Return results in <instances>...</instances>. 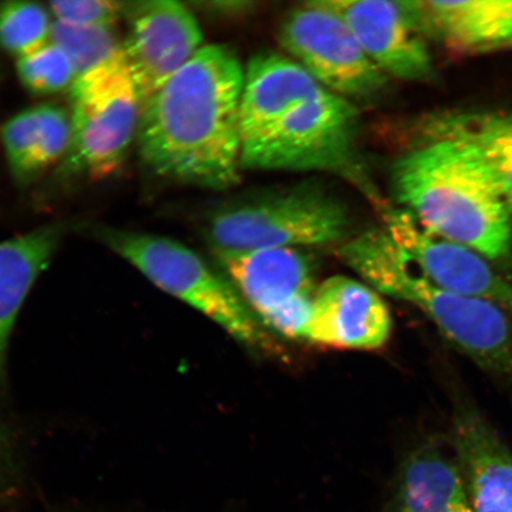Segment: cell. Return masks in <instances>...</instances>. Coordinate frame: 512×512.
<instances>
[{"label":"cell","instance_id":"cell-18","mask_svg":"<svg viewBox=\"0 0 512 512\" xmlns=\"http://www.w3.org/2000/svg\"><path fill=\"white\" fill-rule=\"evenodd\" d=\"M63 236L64 227L55 224L0 242V384L5 380L6 351L18 313Z\"/></svg>","mask_w":512,"mask_h":512},{"label":"cell","instance_id":"cell-1","mask_svg":"<svg viewBox=\"0 0 512 512\" xmlns=\"http://www.w3.org/2000/svg\"><path fill=\"white\" fill-rule=\"evenodd\" d=\"M245 70L232 50L210 44L145 102L137 133L153 174L210 190L240 181Z\"/></svg>","mask_w":512,"mask_h":512},{"label":"cell","instance_id":"cell-4","mask_svg":"<svg viewBox=\"0 0 512 512\" xmlns=\"http://www.w3.org/2000/svg\"><path fill=\"white\" fill-rule=\"evenodd\" d=\"M349 226L342 201L313 185H299L229 204L211 217L207 236L214 254L300 249L342 241Z\"/></svg>","mask_w":512,"mask_h":512},{"label":"cell","instance_id":"cell-19","mask_svg":"<svg viewBox=\"0 0 512 512\" xmlns=\"http://www.w3.org/2000/svg\"><path fill=\"white\" fill-rule=\"evenodd\" d=\"M425 137L462 140L476 147L501 187L512 214V113L453 111L434 115Z\"/></svg>","mask_w":512,"mask_h":512},{"label":"cell","instance_id":"cell-22","mask_svg":"<svg viewBox=\"0 0 512 512\" xmlns=\"http://www.w3.org/2000/svg\"><path fill=\"white\" fill-rule=\"evenodd\" d=\"M18 78L31 93L48 95L72 88L76 72L72 60L56 44L46 46L17 60Z\"/></svg>","mask_w":512,"mask_h":512},{"label":"cell","instance_id":"cell-7","mask_svg":"<svg viewBox=\"0 0 512 512\" xmlns=\"http://www.w3.org/2000/svg\"><path fill=\"white\" fill-rule=\"evenodd\" d=\"M356 124V108L350 101L325 89L291 108L259 138L242 145L241 168L351 175Z\"/></svg>","mask_w":512,"mask_h":512},{"label":"cell","instance_id":"cell-13","mask_svg":"<svg viewBox=\"0 0 512 512\" xmlns=\"http://www.w3.org/2000/svg\"><path fill=\"white\" fill-rule=\"evenodd\" d=\"M392 318L373 287L332 277L317 288L303 338L329 347L374 350L388 341Z\"/></svg>","mask_w":512,"mask_h":512},{"label":"cell","instance_id":"cell-21","mask_svg":"<svg viewBox=\"0 0 512 512\" xmlns=\"http://www.w3.org/2000/svg\"><path fill=\"white\" fill-rule=\"evenodd\" d=\"M53 22L42 5L9 2L0 5V47L18 59L50 42Z\"/></svg>","mask_w":512,"mask_h":512},{"label":"cell","instance_id":"cell-11","mask_svg":"<svg viewBox=\"0 0 512 512\" xmlns=\"http://www.w3.org/2000/svg\"><path fill=\"white\" fill-rule=\"evenodd\" d=\"M124 17L123 56L144 105L202 48L203 35L194 14L175 0L126 3Z\"/></svg>","mask_w":512,"mask_h":512},{"label":"cell","instance_id":"cell-6","mask_svg":"<svg viewBox=\"0 0 512 512\" xmlns=\"http://www.w3.org/2000/svg\"><path fill=\"white\" fill-rule=\"evenodd\" d=\"M70 105L72 132L61 174L89 178L113 174L137 136L143 107L123 50L75 80Z\"/></svg>","mask_w":512,"mask_h":512},{"label":"cell","instance_id":"cell-5","mask_svg":"<svg viewBox=\"0 0 512 512\" xmlns=\"http://www.w3.org/2000/svg\"><path fill=\"white\" fill-rule=\"evenodd\" d=\"M95 236L142 272L160 290L194 307L249 348L270 339L230 280L215 272L187 246L163 236L96 228Z\"/></svg>","mask_w":512,"mask_h":512},{"label":"cell","instance_id":"cell-23","mask_svg":"<svg viewBox=\"0 0 512 512\" xmlns=\"http://www.w3.org/2000/svg\"><path fill=\"white\" fill-rule=\"evenodd\" d=\"M41 124L42 110L37 106L16 114L3 127L5 155L18 182L31 181V164L40 142Z\"/></svg>","mask_w":512,"mask_h":512},{"label":"cell","instance_id":"cell-14","mask_svg":"<svg viewBox=\"0 0 512 512\" xmlns=\"http://www.w3.org/2000/svg\"><path fill=\"white\" fill-rule=\"evenodd\" d=\"M453 443L473 512H512V452L476 408L459 409Z\"/></svg>","mask_w":512,"mask_h":512},{"label":"cell","instance_id":"cell-3","mask_svg":"<svg viewBox=\"0 0 512 512\" xmlns=\"http://www.w3.org/2000/svg\"><path fill=\"white\" fill-rule=\"evenodd\" d=\"M339 256L375 291L426 313L478 367L512 383V317L507 312L432 283L383 228L345 242Z\"/></svg>","mask_w":512,"mask_h":512},{"label":"cell","instance_id":"cell-9","mask_svg":"<svg viewBox=\"0 0 512 512\" xmlns=\"http://www.w3.org/2000/svg\"><path fill=\"white\" fill-rule=\"evenodd\" d=\"M230 283L254 315L287 337L303 338L315 299V273L298 248L217 253Z\"/></svg>","mask_w":512,"mask_h":512},{"label":"cell","instance_id":"cell-10","mask_svg":"<svg viewBox=\"0 0 512 512\" xmlns=\"http://www.w3.org/2000/svg\"><path fill=\"white\" fill-rule=\"evenodd\" d=\"M380 209L383 229L432 283L459 296L496 305L512 317V284L491 262L431 233L406 209Z\"/></svg>","mask_w":512,"mask_h":512},{"label":"cell","instance_id":"cell-20","mask_svg":"<svg viewBox=\"0 0 512 512\" xmlns=\"http://www.w3.org/2000/svg\"><path fill=\"white\" fill-rule=\"evenodd\" d=\"M50 42L72 60L76 79L118 56L123 50L113 27H70L57 21L51 27Z\"/></svg>","mask_w":512,"mask_h":512},{"label":"cell","instance_id":"cell-15","mask_svg":"<svg viewBox=\"0 0 512 512\" xmlns=\"http://www.w3.org/2000/svg\"><path fill=\"white\" fill-rule=\"evenodd\" d=\"M325 89L293 59L272 53L253 57L243 82L241 146L259 138L291 108Z\"/></svg>","mask_w":512,"mask_h":512},{"label":"cell","instance_id":"cell-8","mask_svg":"<svg viewBox=\"0 0 512 512\" xmlns=\"http://www.w3.org/2000/svg\"><path fill=\"white\" fill-rule=\"evenodd\" d=\"M279 41L320 85L344 99L369 98L386 86L387 75L324 0L288 12L280 25Z\"/></svg>","mask_w":512,"mask_h":512},{"label":"cell","instance_id":"cell-17","mask_svg":"<svg viewBox=\"0 0 512 512\" xmlns=\"http://www.w3.org/2000/svg\"><path fill=\"white\" fill-rule=\"evenodd\" d=\"M382 512H473L456 459L424 446L401 467Z\"/></svg>","mask_w":512,"mask_h":512},{"label":"cell","instance_id":"cell-2","mask_svg":"<svg viewBox=\"0 0 512 512\" xmlns=\"http://www.w3.org/2000/svg\"><path fill=\"white\" fill-rule=\"evenodd\" d=\"M403 209L440 238L512 274V214L489 165L470 144L425 137L392 168Z\"/></svg>","mask_w":512,"mask_h":512},{"label":"cell","instance_id":"cell-24","mask_svg":"<svg viewBox=\"0 0 512 512\" xmlns=\"http://www.w3.org/2000/svg\"><path fill=\"white\" fill-rule=\"evenodd\" d=\"M125 10L126 3L108 0H66L49 4L55 21L80 28L114 27L125 16Z\"/></svg>","mask_w":512,"mask_h":512},{"label":"cell","instance_id":"cell-16","mask_svg":"<svg viewBox=\"0 0 512 512\" xmlns=\"http://www.w3.org/2000/svg\"><path fill=\"white\" fill-rule=\"evenodd\" d=\"M422 30L460 53L512 48V0L414 2Z\"/></svg>","mask_w":512,"mask_h":512},{"label":"cell","instance_id":"cell-12","mask_svg":"<svg viewBox=\"0 0 512 512\" xmlns=\"http://www.w3.org/2000/svg\"><path fill=\"white\" fill-rule=\"evenodd\" d=\"M348 24L375 66L387 76L426 81L434 75L427 36L414 2L324 0Z\"/></svg>","mask_w":512,"mask_h":512}]
</instances>
